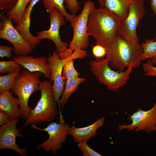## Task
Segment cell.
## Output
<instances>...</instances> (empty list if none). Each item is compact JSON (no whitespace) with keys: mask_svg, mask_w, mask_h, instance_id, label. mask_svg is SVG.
I'll return each instance as SVG.
<instances>
[{"mask_svg":"<svg viewBox=\"0 0 156 156\" xmlns=\"http://www.w3.org/2000/svg\"><path fill=\"white\" fill-rule=\"evenodd\" d=\"M105 48L106 58L112 68L122 71L130 66L138 68L141 64L143 51L141 45L129 42L118 33Z\"/></svg>","mask_w":156,"mask_h":156,"instance_id":"obj_1","label":"cell"},{"mask_svg":"<svg viewBox=\"0 0 156 156\" xmlns=\"http://www.w3.org/2000/svg\"><path fill=\"white\" fill-rule=\"evenodd\" d=\"M121 20L104 8L94 9L89 17L87 30L96 44L106 47L114 40L120 28Z\"/></svg>","mask_w":156,"mask_h":156,"instance_id":"obj_2","label":"cell"},{"mask_svg":"<svg viewBox=\"0 0 156 156\" xmlns=\"http://www.w3.org/2000/svg\"><path fill=\"white\" fill-rule=\"evenodd\" d=\"M42 75L40 72H31L23 68L10 89L12 93L18 97L23 118L27 119L32 110L28 105L29 99L32 94L40 91V77Z\"/></svg>","mask_w":156,"mask_h":156,"instance_id":"obj_3","label":"cell"},{"mask_svg":"<svg viewBox=\"0 0 156 156\" xmlns=\"http://www.w3.org/2000/svg\"><path fill=\"white\" fill-rule=\"evenodd\" d=\"M53 82L45 80L40 83V98L35 107L31 111L24 124L25 126L42 122L53 121L58 114L53 96Z\"/></svg>","mask_w":156,"mask_h":156,"instance_id":"obj_4","label":"cell"},{"mask_svg":"<svg viewBox=\"0 0 156 156\" xmlns=\"http://www.w3.org/2000/svg\"><path fill=\"white\" fill-rule=\"evenodd\" d=\"M90 65L91 71L99 83L109 90L116 92L127 83L133 68L130 66L123 71H114L110 68L109 62L106 58L92 61Z\"/></svg>","mask_w":156,"mask_h":156,"instance_id":"obj_5","label":"cell"},{"mask_svg":"<svg viewBox=\"0 0 156 156\" xmlns=\"http://www.w3.org/2000/svg\"><path fill=\"white\" fill-rule=\"evenodd\" d=\"M95 8L93 2L86 1L80 14L70 21L73 32V38L69 46L70 49L73 51L88 48L89 41L87 30L88 21L90 14Z\"/></svg>","mask_w":156,"mask_h":156,"instance_id":"obj_6","label":"cell"},{"mask_svg":"<svg viewBox=\"0 0 156 156\" xmlns=\"http://www.w3.org/2000/svg\"><path fill=\"white\" fill-rule=\"evenodd\" d=\"M145 13L144 0H134L131 4L128 14L121 21L118 34L127 41L140 43L137 29Z\"/></svg>","mask_w":156,"mask_h":156,"instance_id":"obj_7","label":"cell"},{"mask_svg":"<svg viewBox=\"0 0 156 156\" xmlns=\"http://www.w3.org/2000/svg\"><path fill=\"white\" fill-rule=\"evenodd\" d=\"M60 115L58 123H51L45 128H40L35 125H32L31 127L33 128L46 131L49 135L47 140L38 146V149H42L46 151H51L55 154L62 148L63 144L66 140L70 126L65 122L61 114Z\"/></svg>","mask_w":156,"mask_h":156,"instance_id":"obj_8","label":"cell"},{"mask_svg":"<svg viewBox=\"0 0 156 156\" xmlns=\"http://www.w3.org/2000/svg\"><path fill=\"white\" fill-rule=\"evenodd\" d=\"M5 10L0 13L1 21L0 38L10 42L13 46V51L16 55L30 54L33 49L30 44L19 33L12 24V21L5 14Z\"/></svg>","mask_w":156,"mask_h":156,"instance_id":"obj_9","label":"cell"},{"mask_svg":"<svg viewBox=\"0 0 156 156\" xmlns=\"http://www.w3.org/2000/svg\"><path fill=\"white\" fill-rule=\"evenodd\" d=\"M131 123L118 125L120 130L126 129L128 131L138 132L143 131L150 133L156 131V103L150 109L144 111L141 108H138L128 117Z\"/></svg>","mask_w":156,"mask_h":156,"instance_id":"obj_10","label":"cell"},{"mask_svg":"<svg viewBox=\"0 0 156 156\" xmlns=\"http://www.w3.org/2000/svg\"><path fill=\"white\" fill-rule=\"evenodd\" d=\"M49 12L50 21L49 29L40 31L37 34L40 40L47 39L52 41L55 44L56 51L59 54H61L68 48V43L62 40L59 33L60 27L65 24V18L63 14L55 8L51 9Z\"/></svg>","mask_w":156,"mask_h":156,"instance_id":"obj_11","label":"cell"},{"mask_svg":"<svg viewBox=\"0 0 156 156\" xmlns=\"http://www.w3.org/2000/svg\"><path fill=\"white\" fill-rule=\"evenodd\" d=\"M71 55L67 58L61 59L58 52L56 51H54L52 54L49 55L47 59L51 71L50 81L53 82L52 86L53 97L57 103L63 94L66 82L62 77L63 68Z\"/></svg>","mask_w":156,"mask_h":156,"instance_id":"obj_12","label":"cell"},{"mask_svg":"<svg viewBox=\"0 0 156 156\" xmlns=\"http://www.w3.org/2000/svg\"><path fill=\"white\" fill-rule=\"evenodd\" d=\"M18 118H12L7 123L0 127V149H8L13 150L22 156L27 153L26 148H19L16 143L17 137H22L20 129L16 128L18 122Z\"/></svg>","mask_w":156,"mask_h":156,"instance_id":"obj_13","label":"cell"},{"mask_svg":"<svg viewBox=\"0 0 156 156\" xmlns=\"http://www.w3.org/2000/svg\"><path fill=\"white\" fill-rule=\"evenodd\" d=\"M12 60L30 72H39L45 78L49 79L51 78L50 68L45 56L35 57L24 55H17L13 57Z\"/></svg>","mask_w":156,"mask_h":156,"instance_id":"obj_14","label":"cell"},{"mask_svg":"<svg viewBox=\"0 0 156 156\" xmlns=\"http://www.w3.org/2000/svg\"><path fill=\"white\" fill-rule=\"evenodd\" d=\"M40 0H31L22 14L20 22L14 27L19 33L34 49L38 44H41V40L38 36L32 35L30 31L31 12L35 5Z\"/></svg>","mask_w":156,"mask_h":156,"instance_id":"obj_15","label":"cell"},{"mask_svg":"<svg viewBox=\"0 0 156 156\" xmlns=\"http://www.w3.org/2000/svg\"><path fill=\"white\" fill-rule=\"evenodd\" d=\"M105 120L103 117L96 120L93 124L82 127L77 128L74 126L70 127L68 134L71 135L74 140L77 143L87 140L95 137L97 130L103 126Z\"/></svg>","mask_w":156,"mask_h":156,"instance_id":"obj_16","label":"cell"},{"mask_svg":"<svg viewBox=\"0 0 156 156\" xmlns=\"http://www.w3.org/2000/svg\"><path fill=\"white\" fill-rule=\"evenodd\" d=\"M9 91L0 93V110L8 114L12 118H22L18 98L14 97Z\"/></svg>","mask_w":156,"mask_h":156,"instance_id":"obj_17","label":"cell"},{"mask_svg":"<svg viewBox=\"0 0 156 156\" xmlns=\"http://www.w3.org/2000/svg\"><path fill=\"white\" fill-rule=\"evenodd\" d=\"M134 0H103V8L117 16L121 21L127 15L131 4Z\"/></svg>","mask_w":156,"mask_h":156,"instance_id":"obj_18","label":"cell"},{"mask_svg":"<svg viewBox=\"0 0 156 156\" xmlns=\"http://www.w3.org/2000/svg\"><path fill=\"white\" fill-rule=\"evenodd\" d=\"M87 52L82 49L74 51L70 57L65 64L63 69L62 75L66 80L78 77L80 73L75 68L74 60L83 58L86 56Z\"/></svg>","mask_w":156,"mask_h":156,"instance_id":"obj_19","label":"cell"},{"mask_svg":"<svg viewBox=\"0 0 156 156\" xmlns=\"http://www.w3.org/2000/svg\"><path fill=\"white\" fill-rule=\"evenodd\" d=\"M86 81L85 78L78 77L66 80L62 97L57 103L62 109L64 108L70 96L77 90L79 84Z\"/></svg>","mask_w":156,"mask_h":156,"instance_id":"obj_20","label":"cell"},{"mask_svg":"<svg viewBox=\"0 0 156 156\" xmlns=\"http://www.w3.org/2000/svg\"><path fill=\"white\" fill-rule=\"evenodd\" d=\"M31 0H18L14 7L8 10L6 16L16 24L20 22L23 12Z\"/></svg>","mask_w":156,"mask_h":156,"instance_id":"obj_21","label":"cell"},{"mask_svg":"<svg viewBox=\"0 0 156 156\" xmlns=\"http://www.w3.org/2000/svg\"><path fill=\"white\" fill-rule=\"evenodd\" d=\"M46 10L49 12L53 8H55L60 11L64 16L65 18L69 21L76 15L68 13L65 10L64 0H41Z\"/></svg>","mask_w":156,"mask_h":156,"instance_id":"obj_22","label":"cell"},{"mask_svg":"<svg viewBox=\"0 0 156 156\" xmlns=\"http://www.w3.org/2000/svg\"><path fill=\"white\" fill-rule=\"evenodd\" d=\"M22 67L20 65L14 71L0 76V93L10 90Z\"/></svg>","mask_w":156,"mask_h":156,"instance_id":"obj_23","label":"cell"},{"mask_svg":"<svg viewBox=\"0 0 156 156\" xmlns=\"http://www.w3.org/2000/svg\"><path fill=\"white\" fill-rule=\"evenodd\" d=\"M155 39H147L141 44L143 51L142 60H151L156 57V41Z\"/></svg>","mask_w":156,"mask_h":156,"instance_id":"obj_24","label":"cell"},{"mask_svg":"<svg viewBox=\"0 0 156 156\" xmlns=\"http://www.w3.org/2000/svg\"><path fill=\"white\" fill-rule=\"evenodd\" d=\"M20 65L15 61H0V73H10L17 69Z\"/></svg>","mask_w":156,"mask_h":156,"instance_id":"obj_25","label":"cell"},{"mask_svg":"<svg viewBox=\"0 0 156 156\" xmlns=\"http://www.w3.org/2000/svg\"><path fill=\"white\" fill-rule=\"evenodd\" d=\"M87 141L81 142L78 144V147L83 153V156H101L100 153L92 149L87 144Z\"/></svg>","mask_w":156,"mask_h":156,"instance_id":"obj_26","label":"cell"},{"mask_svg":"<svg viewBox=\"0 0 156 156\" xmlns=\"http://www.w3.org/2000/svg\"><path fill=\"white\" fill-rule=\"evenodd\" d=\"M142 67L145 76L156 77V66L153 64L150 60L144 63Z\"/></svg>","mask_w":156,"mask_h":156,"instance_id":"obj_27","label":"cell"},{"mask_svg":"<svg viewBox=\"0 0 156 156\" xmlns=\"http://www.w3.org/2000/svg\"><path fill=\"white\" fill-rule=\"evenodd\" d=\"M71 14L75 15L80 9V4L77 0H64Z\"/></svg>","mask_w":156,"mask_h":156,"instance_id":"obj_28","label":"cell"},{"mask_svg":"<svg viewBox=\"0 0 156 156\" xmlns=\"http://www.w3.org/2000/svg\"><path fill=\"white\" fill-rule=\"evenodd\" d=\"M92 52L93 55L97 59L101 58L106 55V51L105 47L97 44L93 47Z\"/></svg>","mask_w":156,"mask_h":156,"instance_id":"obj_29","label":"cell"},{"mask_svg":"<svg viewBox=\"0 0 156 156\" xmlns=\"http://www.w3.org/2000/svg\"><path fill=\"white\" fill-rule=\"evenodd\" d=\"M18 0H0V9L1 10H9L15 5Z\"/></svg>","mask_w":156,"mask_h":156,"instance_id":"obj_30","label":"cell"},{"mask_svg":"<svg viewBox=\"0 0 156 156\" xmlns=\"http://www.w3.org/2000/svg\"><path fill=\"white\" fill-rule=\"evenodd\" d=\"M13 48L6 45H1L0 46V57L3 59L6 57L10 59L12 56V51Z\"/></svg>","mask_w":156,"mask_h":156,"instance_id":"obj_31","label":"cell"},{"mask_svg":"<svg viewBox=\"0 0 156 156\" xmlns=\"http://www.w3.org/2000/svg\"><path fill=\"white\" fill-rule=\"evenodd\" d=\"M12 118L7 113L0 110V126H2L9 122Z\"/></svg>","mask_w":156,"mask_h":156,"instance_id":"obj_32","label":"cell"},{"mask_svg":"<svg viewBox=\"0 0 156 156\" xmlns=\"http://www.w3.org/2000/svg\"><path fill=\"white\" fill-rule=\"evenodd\" d=\"M150 6L152 10L155 14L156 13V0H151Z\"/></svg>","mask_w":156,"mask_h":156,"instance_id":"obj_33","label":"cell"},{"mask_svg":"<svg viewBox=\"0 0 156 156\" xmlns=\"http://www.w3.org/2000/svg\"><path fill=\"white\" fill-rule=\"evenodd\" d=\"M150 60L153 64L156 66V57Z\"/></svg>","mask_w":156,"mask_h":156,"instance_id":"obj_34","label":"cell"},{"mask_svg":"<svg viewBox=\"0 0 156 156\" xmlns=\"http://www.w3.org/2000/svg\"><path fill=\"white\" fill-rule=\"evenodd\" d=\"M99 2L100 7L101 8H103V0H98Z\"/></svg>","mask_w":156,"mask_h":156,"instance_id":"obj_35","label":"cell"},{"mask_svg":"<svg viewBox=\"0 0 156 156\" xmlns=\"http://www.w3.org/2000/svg\"><path fill=\"white\" fill-rule=\"evenodd\" d=\"M155 14L156 15V13ZM154 39H156V33H155V38Z\"/></svg>","mask_w":156,"mask_h":156,"instance_id":"obj_36","label":"cell"}]
</instances>
